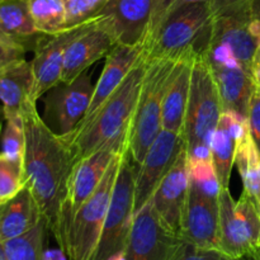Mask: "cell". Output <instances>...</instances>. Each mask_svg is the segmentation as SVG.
I'll return each mask as SVG.
<instances>
[{"instance_id": "cell-1", "label": "cell", "mask_w": 260, "mask_h": 260, "mask_svg": "<svg viewBox=\"0 0 260 260\" xmlns=\"http://www.w3.org/2000/svg\"><path fill=\"white\" fill-rule=\"evenodd\" d=\"M36 103L29 101L22 111L25 131L24 184L35 196L48 230L56 238L76 159L69 142L40 116Z\"/></svg>"}, {"instance_id": "cell-2", "label": "cell", "mask_w": 260, "mask_h": 260, "mask_svg": "<svg viewBox=\"0 0 260 260\" xmlns=\"http://www.w3.org/2000/svg\"><path fill=\"white\" fill-rule=\"evenodd\" d=\"M146 66L147 58L142 50L141 57L126 79L99 107L98 111L94 112L88 119L80 122L70 135L62 136L73 149L76 162L108 142L128 139Z\"/></svg>"}, {"instance_id": "cell-3", "label": "cell", "mask_w": 260, "mask_h": 260, "mask_svg": "<svg viewBox=\"0 0 260 260\" xmlns=\"http://www.w3.org/2000/svg\"><path fill=\"white\" fill-rule=\"evenodd\" d=\"M182 56L147 60L127 139V150L137 167L141 164L149 147L162 129V103Z\"/></svg>"}, {"instance_id": "cell-4", "label": "cell", "mask_w": 260, "mask_h": 260, "mask_svg": "<svg viewBox=\"0 0 260 260\" xmlns=\"http://www.w3.org/2000/svg\"><path fill=\"white\" fill-rule=\"evenodd\" d=\"M220 94L205 52L193 62L183 137L189 159L211 156V140L222 114Z\"/></svg>"}, {"instance_id": "cell-5", "label": "cell", "mask_w": 260, "mask_h": 260, "mask_svg": "<svg viewBox=\"0 0 260 260\" xmlns=\"http://www.w3.org/2000/svg\"><path fill=\"white\" fill-rule=\"evenodd\" d=\"M213 24L212 3L183 5L172 13L144 43L147 60L182 56L188 51L207 50Z\"/></svg>"}, {"instance_id": "cell-6", "label": "cell", "mask_w": 260, "mask_h": 260, "mask_svg": "<svg viewBox=\"0 0 260 260\" xmlns=\"http://www.w3.org/2000/svg\"><path fill=\"white\" fill-rule=\"evenodd\" d=\"M137 165L128 150L122 154L113 194L103 230L91 260H114L126 251L135 218V182Z\"/></svg>"}, {"instance_id": "cell-7", "label": "cell", "mask_w": 260, "mask_h": 260, "mask_svg": "<svg viewBox=\"0 0 260 260\" xmlns=\"http://www.w3.org/2000/svg\"><path fill=\"white\" fill-rule=\"evenodd\" d=\"M123 151L122 150L117 154L98 188L74 215L63 250L69 260H91L93 258L111 205Z\"/></svg>"}, {"instance_id": "cell-8", "label": "cell", "mask_w": 260, "mask_h": 260, "mask_svg": "<svg viewBox=\"0 0 260 260\" xmlns=\"http://www.w3.org/2000/svg\"><path fill=\"white\" fill-rule=\"evenodd\" d=\"M213 24L210 45H225L241 68L251 74L260 41V20L253 17L251 0H211Z\"/></svg>"}, {"instance_id": "cell-9", "label": "cell", "mask_w": 260, "mask_h": 260, "mask_svg": "<svg viewBox=\"0 0 260 260\" xmlns=\"http://www.w3.org/2000/svg\"><path fill=\"white\" fill-rule=\"evenodd\" d=\"M220 251L230 258L254 254L260 246V210L245 193L234 201L229 188H221Z\"/></svg>"}, {"instance_id": "cell-10", "label": "cell", "mask_w": 260, "mask_h": 260, "mask_svg": "<svg viewBox=\"0 0 260 260\" xmlns=\"http://www.w3.org/2000/svg\"><path fill=\"white\" fill-rule=\"evenodd\" d=\"M126 146L127 139L108 142L95 152L79 160L75 164L69 180L68 196L61 212L58 233L55 238L62 251L65 250L68 231L74 215L98 188L111 162Z\"/></svg>"}, {"instance_id": "cell-11", "label": "cell", "mask_w": 260, "mask_h": 260, "mask_svg": "<svg viewBox=\"0 0 260 260\" xmlns=\"http://www.w3.org/2000/svg\"><path fill=\"white\" fill-rule=\"evenodd\" d=\"M94 88L91 73L86 70L71 83H58L50 89L45 101V118L50 121L48 127L60 136L74 132L88 112Z\"/></svg>"}, {"instance_id": "cell-12", "label": "cell", "mask_w": 260, "mask_h": 260, "mask_svg": "<svg viewBox=\"0 0 260 260\" xmlns=\"http://www.w3.org/2000/svg\"><path fill=\"white\" fill-rule=\"evenodd\" d=\"M183 240L161 222L151 201L135 213L126 260H173Z\"/></svg>"}, {"instance_id": "cell-13", "label": "cell", "mask_w": 260, "mask_h": 260, "mask_svg": "<svg viewBox=\"0 0 260 260\" xmlns=\"http://www.w3.org/2000/svg\"><path fill=\"white\" fill-rule=\"evenodd\" d=\"M185 149L182 134L161 129L147 150L144 160L137 168L135 182V213L139 212L150 200Z\"/></svg>"}, {"instance_id": "cell-14", "label": "cell", "mask_w": 260, "mask_h": 260, "mask_svg": "<svg viewBox=\"0 0 260 260\" xmlns=\"http://www.w3.org/2000/svg\"><path fill=\"white\" fill-rule=\"evenodd\" d=\"M180 239L196 248L220 250L218 197L201 192L190 183L180 225Z\"/></svg>"}, {"instance_id": "cell-15", "label": "cell", "mask_w": 260, "mask_h": 260, "mask_svg": "<svg viewBox=\"0 0 260 260\" xmlns=\"http://www.w3.org/2000/svg\"><path fill=\"white\" fill-rule=\"evenodd\" d=\"M95 19V18H94ZM94 19L76 25L73 28H65L55 35H43L38 40L35 47V57L32 62L33 75H35V90L33 98L36 101L47 93L50 89L61 83L63 58L69 45L78 36L90 27Z\"/></svg>"}, {"instance_id": "cell-16", "label": "cell", "mask_w": 260, "mask_h": 260, "mask_svg": "<svg viewBox=\"0 0 260 260\" xmlns=\"http://www.w3.org/2000/svg\"><path fill=\"white\" fill-rule=\"evenodd\" d=\"M155 0H109L98 15L117 45L144 46Z\"/></svg>"}, {"instance_id": "cell-17", "label": "cell", "mask_w": 260, "mask_h": 260, "mask_svg": "<svg viewBox=\"0 0 260 260\" xmlns=\"http://www.w3.org/2000/svg\"><path fill=\"white\" fill-rule=\"evenodd\" d=\"M188 190H189V172H188V154L185 147L180 152L169 173L157 185L156 190L150 200L161 222L179 238Z\"/></svg>"}, {"instance_id": "cell-18", "label": "cell", "mask_w": 260, "mask_h": 260, "mask_svg": "<svg viewBox=\"0 0 260 260\" xmlns=\"http://www.w3.org/2000/svg\"><path fill=\"white\" fill-rule=\"evenodd\" d=\"M116 45L112 33L96 17L90 27L69 45L63 58L61 83H71L99 58L108 55Z\"/></svg>"}, {"instance_id": "cell-19", "label": "cell", "mask_w": 260, "mask_h": 260, "mask_svg": "<svg viewBox=\"0 0 260 260\" xmlns=\"http://www.w3.org/2000/svg\"><path fill=\"white\" fill-rule=\"evenodd\" d=\"M248 118L235 112H222L211 140V156L217 172L221 188L230 185L231 170L235 165L236 144L240 135L248 128Z\"/></svg>"}, {"instance_id": "cell-20", "label": "cell", "mask_w": 260, "mask_h": 260, "mask_svg": "<svg viewBox=\"0 0 260 260\" xmlns=\"http://www.w3.org/2000/svg\"><path fill=\"white\" fill-rule=\"evenodd\" d=\"M142 50V46L116 45L109 51L106 58V65L94 88L90 106L81 122L88 119L94 112L98 111L99 107L121 85L135 63L141 57Z\"/></svg>"}, {"instance_id": "cell-21", "label": "cell", "mask_w": 260, "mask_h": 260, "mask_svg": "<svg viewBox=\"0 0 260 260\" xmlns=\"http://www.w3.org/2000/svg\"><path fill=\"white\" fill-rule=\"evenodd\" d=\"M197 55V51H189L179 60L174 78L168 88L162 103V129L183 135L189 99L193 62Z\"/></svg>"}, {"instance_id": "cell-22", "label": "cell", "mask_w": 260, "mask_h": 260, "mask_svg": "<svg viewBox=\"0 0 260 260\" xmlns=\"http://www.w3.org/2000/svg\"><path fill=\"white\" fill-rule=\"evenodd\" d=\"M208 65L217 85L222 111L248 117L249 101L256 85L251 74L241 66H228L211 61H208Z\"/></svg>"}, {"instance_id": "cell-23", "label": "cell", "mask_w": 260, "mask_h": 260, "mask_svg": "<svg viewBox=\"0 0 260 260\" xmlns=\"http://www.w3.org/2000/svg\"><path fill=\"white\" fill-rule=\"evenodd\" d=\"M43 218L35 196L24 184L14 197L0 203V241L24 235Z\"/></svg>"}, {"instance_id": "cell-24", "label": "cell", "mask_w": 260, "mask_h": 260, "mask_svg": "<svg viewBox=\"0 0 260 260\" xmlns=\"http://www.w3.org/2000/svg\"><path fill=\"white\" fill-rule=\"evenodd\" d=\"M35 75L32 62L25 58L0 69V103L3 116L22 114L23 108L33 98ZM37 102V101H36Z\"/></svg>"}, {"instance_id": "cell-25", "label": "cell", "mask_w": 260, "mask_h": 260, "mask_svg": "<svg viewBox=\"0 0 260 260\" xmlns=\"http://www.w3.org/2000/svg\"><path fill=\"white\" fill-rule=\"evenodd\" d=\"M29 10V0H0V38L35 50L42 37Z\"/></svg>"}, {"instance_id": "cell-26", "label": "cell", "mask_w": 260, "mask_h": 260, "mask_svg": "<svg viewBox=\"0 0 260 260\" xmlns=\"http://www.w3.org/2000/svg\"><path fill=\"white\" fill-rule=\"evenodd\" d=\"M235 167L243 179L244 192L260 210V151L248 128L240 135L236 144Z\"/></svg>"}, {"instance_id": "cell-27", "label": "cell", "mask_w": 260, "mask_h": 260, "mask_svg": "<svg viewBox=\"0 0 260 260\" xmlns=\"http://www.w3.org/2000/svg\"><path fill=\"white\" fill-rule=\"evenodd\" d=\"M48 231L46 218L27 234L3 243L8 260H46L45 240Z\"/></svg>"}, {"instance_id": "cell-28", "label": "cell", "mask_w": 260, "mask_h": 260, "mask_svg": "<svg viewBox=\"0 0 260 260\" xmlns=\"http://www.w3.org/2000/svg\"><path fill=\"white\" fill-rule=\"evenodd\" d=\"M29 10L36 28L42 35H55L65 29L63 0H29Z\"/></svg>"}, {"instance_id": "cell-29", "label": "cell", "mask_w": 260, "mask_h": 260, "mask_svg": "<svg viewBox=\"0 0 260 260\" xmlns=\"http://www.w3.org/2000/svg\"><path fill=\"white\" fill-rule=\"evenodd\" d=\"M2 134H0V154L14 161L23 162L25 149L24 121L22 114L3 116Z\"/></svg>"}, {"instance_id": "cell-30", "label": "cell", "mask_w": 260, "mask_h": 260, "mask_svg": "<svg viewBox=\"0 0 260 260\" xmlns=\"http://www.w3.org/2000/svg\"><path fill=\"white\" fill-rule=\"evenodd\" d=\"M189 183L206 194L218 197L221 190L220 180L212 157L189 159L188 157Z\"/></svg>"}, {"instance_id": "cell-31", "label": "cell", "mask_w": 260, "mask_h": 260, "mask_svg": "<svg viewBox=\"0 0 260 260\" xmlns=\"http://www.w3.org/2000/svg\"><path fill=\"white\" fill-rule=\"evenodd\" d=\"M24 187L23 162L14 161L0 154V203L14 197Z\"/></svg>"}, {"instance_id": "cell-32", "label": "cell", "mask_w": 260, "mask_h": 260, "mask_svg": "<svg viewBox=\"0 0 260 260\" xmlns=\"http://www.w3.org/2000/svg\"><path fill=\"white\" fill-rule=\"evenodd\" d=\"M109 0H63L66 10L65 28L89 22L101 14Z\"/></svg>"}, {"instance_id": "cell-33", "label": "cell", "mask_w": 260, "mask_h": 260, "mask_svg": "<svg viewBox=\"0 0 260 260\" xmlns=\"http://www.w3.org/2000/svg\"><path fill=\"white\" fill-rule=\"evenodd\" d=\"M173 260H256V258L254 254L245 255L243 258H230L220 250L200 249L183 241Z\"/></svg>"}, {"instance_id": "cell-34", "label": "cell", "mask_w": 260, "mask_h": 260, "mask_svg": "<svg viewBox=\"0 0 260 260\" xmlns=\"http://www.w3.org/2000/svg\"><path fill=\"white\" fill-rule=\"evenodd\" d=\"M202 2H210V0H155L154 9H152L151 15V22H150L146 40L160 27V24H161L174 10L178 9V8L183 7V5ZM146 40H145V42H146Z\"/></svg>"}, {"instance_id": "cell-35", "label": "cell", "mask_w": 260, "mask_h": 260, "mask_svg": "<svg viewBox=\"0 0 260 260\" xmlns=\"http://www.w3.org/2000/svg\"><path fill=\"white\" fill-rule=\"evenodd\" d=\"M248 123L250 135L260 151V85L256 84L248 107Z\"/></svg>"}, {"instance_id": "cell-36", "label": "cell", "mask_w": 260, "mask_h": 260, "mask_svg": "<svg viewBox=\"0 0 260 260\" xmlns=\"http://www.w3.org/2000/svg\"><path fill=\"white\" fill-rule=\"evenodd\" d=\"M27 51V48L18 43L0 38V69L20 58H25Z\"/></svg>"}, {"instance_id": "cell-37", "label": "cell", "mask_w": 260, "mask_h": 260, "mask_svg": "<svg viewBox=\"0 0 260 260\" xmlns=\"http://www.w3.org/2000/svg\"><path fill=\"white\" fill-rule=\"evenodd\" d=\"M251 76H253L255 84L260 85V41L258 48H256L255 56H254L253 66H251Z\"/></svg>"}, {"instance_id": "cell-38", "label": "cell", "mask_w": 260, "mask_h": 260, "mask_svg": "<svg viewBox=\"0 0 260 260\" xmlns=\"http://www.w3.org/2000/svg\"><path fill=\"white\" fill-rule=\"evenodd\" d=\"M66 255L63 251L61 253H55V251H46L45 259L46 260H65Z\"/></svg>"}, {"instance_id": "cell-39", "label": "cell", "mask_w": 260, "mask_h": 260, "mask_svg": "<svg viewBox=\"0 0 260 260\" xmlns=\"http://www.w3.org/2000/svg\"><path fill=\"white\" fill-rule=\"evenodd\" d=\"M251 12L253 17L260 20V0H251Z\"/></svg>"}, {"instance_id": "cell-40", "label": "cell", "mask_w": 260, "mask_h": 260, "mask_svg": "<svg viewBox=\"0 0 260 260\" xmlns=\"http://www.w3.org/2000/svg\"><path fill=\"white\" fill-rule=\"evenodd\" d=\"M0 260H8L7 254H5L4 250V245H3L2 241H0Z\"/></svg>"}, {"instance_id": "cell-41", "label": "cell", "mask_w": 260, "mask_h": 260, "mask_svg": "<svg viewBox=\"0 0 260 260\" xmlns=\"http://www.w3.org/2000/svg\"><path fill=\"white\" fill-rule=\"evenodd\" d=\"M254 255H255L256 260H260V246H259V249H258V250H256L255 253H254Z\"/></svg>"}, {"instance_id": "cell-42", "label": "cell", "mask_w": 260, "mask_h": 260, "mask_svg": "<svg viewBox=\"0 0 260 260\" xmlns=\"http://www.w3.org/2000/svg\"><path fill=\"white\" fill-rule=\"evenodd\" d=\"M0 114H3V108L2 107H0ZM3 126V122H2V119H0V127Z\"/></svg>"}, {"instance_id": "cell-43", "label": "cell", "mask_w": 260, "mask_h": 260, "mask_svg": "<svg viewBox=\"0 0 260 260\" xmlns=\"http://www.w3.org/2000/svg\"><path fill=\"white\" fill-rule=\"evenodd\" d=\"M2 128H3V126H2V127H0V134H2Z\"/></svg>"}, {"instance_id": "cell-44", "label": "cell", "mask_w": 260, "mask_h": 260, "mask_svg": "<svg viewBox=\"0 0 260 260\" xmlns=\"http://www.w3.org/2000/svg\"><path fill=\"white\" fill-rule=\"evenodd\" d=\"M259 201H260V200H259Z\"/></svg>"}]
</instances>
